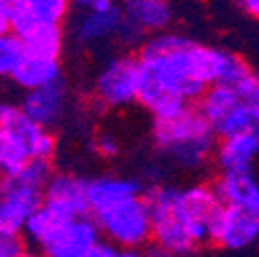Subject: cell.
<instances>
[{
	"label": "cell",
	"instance_id": "d6986e66",
	"mask_svg": "<svg viewBox=\"0 0 259 257\" xmlns=\"http://www.w3.org/2000/svg\"><path fill=\"white\" fill-rule=\"evenodd\" d=\"M23 54L60 60L64 50V27H37L25 33L21 39Z\"/></svg>",
	"mask_w": 259,
	"mask_h": 257
},
{
	"label": "cell",
	"instance_id": "f546056e",
	"mask_svg": "<svg viewBox=\"0 0 259 257\" xmlns=\"http://www.w3.org/2000/svg\"><path fill=\"white\" fill-rule=\"evenodd\" d=\"M19 257H46V255H44L41 251H31V249L27 251V249H25V251H23Z\"/></svg>",
	"mask_w": 259,
	"mask_h": 257
},
{
	"label": "cell",
	"instance_id": "6da1fadb",
	"mask_svg": "<svg viewBox=\"0 0 259 257\" xmlns=\"http://www.w3.org/2000/svg\"><path fill=\"white\" fill-rule=\"evenodd\" d=\"M136 58L142 70L138 103L154 121L177 115L214 84L235 89L251 72L243 58L169 31L148 37Z\"/></svg>",
	"mask_w": 259,
	"mask_h": 257
},
{
	"label": "cell",
	"instance_id": "7c38bea8",
	"mask_svg": "<svg viewBox=\"0 0 259 257\" xmlns=\"http://www.w3.org/2000/svg\"><path fill=\"white\" fill-rule=\"evenodd\" d=\"M11 33L17 39L37 27H62L72 13L66 0H11Z\"/></svg>",
	"mask_w": 259,
	"mask_h": 257
},
{
	"label": "cell",
	"instance_id": "5b68a950",
	"mask_svg": "<svg viewBox=\"0 0 259 257\" xmlns=\"http://www.w3.org/2000/svg\"><path fill=\"white\" fill-rule=\"evenodd\" d=\"M144 196L150 208L152 245L175 251L181 257L191 255L202 245H206L198 235V231L193 229V224L181 204L179 187L154 185Z\"/></svg>",
	"mask_w": 259,
	"mask_h": 257
},
{
	"label": "cell",
	"instance_id": "4fadbf2b",
	"mask_svg": "<svg viewBox=\"0 0 259 257\" xmlns=\"http://www.w3.org/2000/svg\"><path fill=\"white\" fill-rule=\"evenodd\" d=\"M44 206L68 220L89 216V181L74 173H54L44 191Z\"/></svg>",
	"mask_w": 259,
	"mask_h": 257
},
{
	"label": "cell",
	"instance_id": "f1b7e54d",
	"mask_svg": "<svg viewBox=\"0 0 259 257\" xmlns=\"http://www.w3.org/2000/svg\"><path fill=\"white\" fill-rule=\"evenodd\" d=\"M239 7H241L243 13H247L251 19L259 21V0H243Z\"/></svg>",
	"mask_w": 259,
	"mask_h": 257
},
{
	"label": "cell",
	"instance_id": "d4e9b609",
	"mask_svg": "<svg viewBox=\"0 0 259 257\" xmlns=\"http://www.w3.org/2000/svg\"><path fill=\"white\" fill-rule=\"evenodd\" d=\"M95 150L103 158H115L119 154V150H121V144H119L115 134L101 132V134H97V138H95Z\"/></svg>",
	"mask_w": 259,
	"mask_h": 257
},
{
	"label": "cell",
	"instance_id": "7402d4cb",
	"mask_svg": "<svg viewBox=\"0 0 259 257\" xmlns=\"http://www.w3.org/2000/svg\"><path fill=\"white\" fill-rule=\"evenodd\" d=\"M23 58V46L13 33H0V76H13Z\"/></svg>",
	"mask_w": 259,
	"mask_h": 257
},
{
	"label": "cell",
	"instance_id": "cb8c5ba5",
	"mask_svg": "<svg viewBox=\"0 0 259 257\" xmlns=\"http://www.w3.org/2000/svg\"><path fill=\"white\" fill-rule=\"evenodd\" d=\"M25 251L23 235L0 229V257H19Z\"/></svg>",
	"mask_w": 259,
	"mask_h": 257
},
{
	"label": "cell",
	"instance_id": "4316f807",
	"mask_svg": "<svg viewBox=\"0 0 259 257\" xmlns=\"http://www.w3.org/2000/svg\"><path fill=\"white\" fill-rule=\"evenodd\" d=\"M11 21H13L11 0H0V33H11Z\"/></svg>",
	"mask_w": 259,
	"mask_h": 257
},
{
	"label": "cell",
	"instance_id": "484cf974",
	"mask_svg": "<svg viewBox=\"0 0 259 257\" xmlns=\"http://www.w3.org/2000/svg\"><path fill=\"white\" fill-rule=\"evenodd\" d=\"M91 257H144V251H136V249H121V247H113L109 243H101L93 251Z\"/></svg>",
	"mask_w": 259,
	"mask_h": 257
},
{
	"label": "cell",
	"instance_id": "ba28073f",
	"mask_svg": "<svg viewBox=\"0 0 259 257\" xmlns=\"http://www.w3.org/2000/svg\"><path fill=\"white\" fill-rule=\"evenodd\" d=\"M74 19L70 35L80 46L101 44L119 35L121 29V7L111 0H80L72 5Z\"/></svg>",
	"mask_w": 259,
	"mask_h": 257
},
{
	"label": "cell",
	"instance_id": "7a4b0ae2",
	"mask_svg": "<svg viewBox=\"0 0 259 257\" xmlns=\"http://www.w3.org/2000/svg\"><path fill=\"white\" fill-rule=\"evenodd\" d=\"M140 181L123 175H99L89 181V216L105 243L142 251L152 243L150 208Z\"/></svg>",
	"mask_w": 259,
	"mask_h": 257
},
{
	"label": "cell",
	"instance_id": "8992f818",
	"mask_svg": "<svg viewBox=\"0 0 259 257\" xmlns=\"http://www.w3.org/2000/svg\"><path fill=\"white\" fill-rule=\"evenodd\" d=\"M142 70L136 56H115L97 72L93 97L105 109H123L138 103Z\"/></svg>",
	"mask_w": 259,
	"mask_h": 257
},
{
	"label": "cell",
	"instance_id": "9a60e30c",
	"mask_svg": "<svg viewBox=\"0 0 259 257\" xmlns=\"http://www.w3.org/2000/svg\"><path fill=\"white\" fill-rule=\"evenodd\" d=\"M21 109L29 119H33L37 125L52 130L54 125L62 121V117L68 111V91L64 82L37 89L25 93L21 101Z\"/></svg>",
	"mask_w": 259,
	"mask_h": 257
},
{
	"label": "cell",
	"instance_id": "5bb4252c",
	"mask_svg": "<svg viewBox=\"0 0 259 257\" xmlns=\"http://www.w3.org/2000/svg\"><path fill=\"white\" fill-rule=\"evenodd\" d=\"M103 243V237L91 216L72 218L58 237L41 251L46 257H89Z\"/></svg>",
	"mask_w": 259,
	"mask_h": 257
},
{
	"label": "cell",
	"instance_id": "ffe728a7",
	"mask_svg": "<svg viewBox=\"0 0 259 257\" xmlns=\"http://www.w3.org/2000/svg\"><path fill=\"white\" fill-rule=\"evenodd\" d=\"M66 222H68V218L56 214L54 210H50L48 206L41 204V208L29 218L23 235H25L27 241L33 243L39 251H44L58 237V233L64 229V224Z\"/></svg>",
	"mask_w": 259,
	"mask_h": 257
},
{
	"label": "cell",
	"instance_id": "3957f363",
	"mask_svg": "<svg viewBox=\"0 0 259 257\" xmlns=\"http://www.w3.org/2000/svg\"><path fill=\"white\" fill-rule=\"evenodd\" d=\"M154 146L185 171L202 169L216 150V134L198 107L187 105L169 119H156L152 127Z\"/></svg>",
	"mask_w": 259,
	"mask_h": 257
},
{
	"label": "cell",
	"instance_id": "603a6c76",
	"mask_svg": "<svg viewBox=\"0 0 259 257\" xmlns=\"http://www.w3.org/2000/svg\"><path fill=\"white\" fill-rule=\"evenodd\" d=\"M237 95L241 97V101L249 107H259V74L257 72H249L237 87H235Z\"/></svg>",
	"mask_w": 259,
	"mask_h": 257
},
{
	"label": "cell",
	"instance_id": "83f0119b",
	"mask_svg": "<svg viewBox=\"0 0 259 257\" xmlns=\"http://www.w3.org/2000/svg\"><path fill=\"white\" fill-rule=\"evenodd\" d=\"M144 257H181V255H177L175 251H169V249H165V247H158V245H148L146 249H144Z\"/></svg>",
	"mask_w": 259,
	"mask_h": 257
},
{
	"label": "cell",
	"instance_id": "e0dca14e",
	"mask_svg": "<svg viewBox=\"0 0 259 257\" xmlns=\"http://www.w3.org/2000/svg\"><path fill=\"white\" fill-rule=\"evenodd\" d=\"M257 156H259V136H255L253 132L220 138L214 150V160L222 173L251 171Z\"/></svg>",
	"mask_w": 259,
	"mask_h": 257
},
{
	"label": "cell",
	"instance_id": "2e32d148",
	"mask_svg": "<svg viewBox=\"0 0 259 257\" xmlns=\"http://www.w3.org/2000/svg\"><path fill=\"white\" fill-rule=\"evenodd\" d=\"M214 191L222 206H233L259 216V179L251 171L220 173Z\"/></svg>",
	"mask_w": 259,
	"mask_h": 257
},
{
	"label": "cell",
	"instance_id": "ac0fdd59",
	"mask_svg": "<svg viewBox=\"0 0 259 257\" xmlns=\"http://www.w3.org/2000/svg\"><path fill=\"white\" fill-rule=\"evenodd\" d=\"M11 78L25 93L46 89V87L62 82V64H60V60H50V58H37V56L23 54V58L17 64V68H15Z\"/></svg>",
	"mask_w": 259,
	"mask_h": 257
},
{
	"label": "cell",
	"instance_id": "52a82bcc",
	"mask_svg": "<svg viewBox=\"0 0 259 257\" xmlns=\"http://www.w3.org/2000/svg\"><path fill=\"white\" fill-rule=\"evenodd\" d=\"M198 109L218 138L253 132V109L241 101L233 87H210L200 97Z\"/></svg>",
	"mask_w": 259,
	"mask_h": 257
},
{
	"label": "cell",
	"instance_id": "277c9868",
	"mask_svg": "<svg viewBox=\"0 0 259 257\" xmlns=\"http://www.w3.org/2000/svg\"><path fill=\"white\" fill-rule=\"evenodd\" d=\"M52 177L50 160H29L15 175L0 177V229L23 235L29 218L41 208Z\"/></svg>",
	"mask_w": 259,
	"mask_h": 257
},
{
	"label": "cell",
	"instance_id": "8fae6325",
	"mask_svg": "<svg viewBox=\"0 0 259 257\" xmlns=\"http://www.w3.org/2000/svg\"><path fill=\"white\" fill-rule=\"evenodd\" d=\"M259 241V216L241 208L233 206H220L210 231V243L241 251Z\"/></svg>",
	"mask_w": 259,
	"mask_h": 257
},
{
	"label": "cell",
	"instance_id": "9c48e42d",
	"mask_svg": "<svg viewBox=\"0 0 259 257\" xmlns=\"http://www.w3.org/2000/svg\"><path fill=\"white\" fill-rule=\"evenodd\" d=\"M121 7L119 39L123 44L142 46L148 37L165 33L173 21V9L165 0H127Z\"/></svg>",
	"mask_w": 259,
	"mask_h": 257
},
{
	"label": "cell",
	"instance_id": "4dcf8cb0",
	"mask_svg": "<svg viewBox=\"0 0 259 257\" xmlns=\"http://www.w3.org/2000/svg\"><path fill=\"white\" fill-rule=\"evenodd\" d=\"M91 255H93V253H91ZM91 255H89V257H91Z\"/></svg>",
	"mask_w": 259,
	"mask_h": 257
},
{
	"label": "cell",
	"instance_id": "30bf717a",
	"mask_svg": "<svg viewBox=\"0 0 259 257\" xmlns=\"http://www.w3.org/2000/svg\"><path fill=\"white\" fill-rule=\"evenodd\" d=\"M0 130H7L17 136L31 154V160H50L58 150V142L52 130L37 125L29 119L21 105L15 103H0Z\"/></svg>",
	"mask_w": 259,
	"mask_h": 257
},
{
	"label": "cell",
	"instance_id": "44dd1931",
	"mask_svg": "<svg viewBox=\"0 0 259 257\" xmlns=\"http://www.w3.org/2000/svg\"><path fill=\"white\" fill-rule=\"evenodd\" d=\"M31 160L25 144L7 130H0V177H9L21 171Z\"/></svg>",
	"mask_w": 259,
	"mask_h": 257
}]
</instances>
